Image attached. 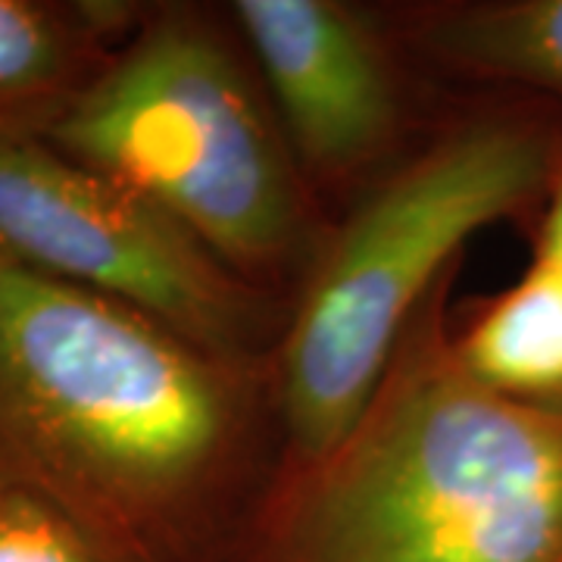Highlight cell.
<instances>
[{
    "instance_id": "obj_1",
    "label": "cell",
    "mask_w": 562,
    "mask_h": 562,
    "mask_svg": "<svg viewBox=\"0 0 562 562\" xmlns=\"http://www.w3.org/2000/svg\"><path fill=\"white\" fill-rule=\"evenodd\" d=\"M279 462L269 362L0 254V487L94 562H228Z\"/></svg>"
},
{
    "instance_id": "obj_2",
    "label": "cell",
    "mask_w": 562,
    "mask_h": 562,
    "mask_svg": "<svg viewBox=\"0 0 562 562\" xmlns=\"http://www.w3.org/2000/svg\"><path fill=\"white\" fill-rule=\"evenodd\" d=\"M450 288L341 441L276 469L228 562H562V401L462 366Z\"/></svg>"
},
{
    "instance_id": "obj_3",
    "label": "cell",
    "mask_w": 562,
    "mask_h": 562,
    "mask_svg": "<svg viewBox=\"0 0 562 562\" xmlns=\"http://www.w3.org/2000/svg\"><path fill=\"white\" fill-rule=\"evenodd\" d=\"M560 160V106L494 91L387 166L319 238L269 360L279 465L316 460L341 441L465 244L497 222L538 213Z\"/></svg>"
},
{
    "instance_id": "obj_4",
    "label": "cell",
    "mask_w": 562,
    "mask_h": 562,
    "mask_svg": "<svg viewBox=\"0 0 562 562\" xmlns=\"http://www.w3.org/2000/svg\"><path fill=\"white\" fill-rule=\"evenodd\" d=\"M247 57L203 13H140L47 140L276 291L319 238L306 176Z\"/></svg>"
},
{
    "instance_id": "obj_5",
    "label": "cell",
    "mask_w": 562,
    "mask_h": 562,
    "mask_svg": "<svg viewBox=\"0 0 562 562\" xmlns=\"http://www.w3.org/2000/svg\"><path fill=\"white\" fill-rule=\"evenodd\" d=\"M0 254L232 360H272L288 316L160 206L35 135H0Z\"/></svg>"
},
{
    "instance_id": "obj_6",
    "label": "cell",
    "mask_w": 562,
    "mask_h": 562,
    "mask_svg": "<svg viewBox=\"0 0 562 562\" xmlns=\"http://www.w3.org/2000/svg\"><path fill=\"white\" fill-rule=\"evenodd\" d=\"M228 16L306 181H350L391 157L403 94L379 22L341 0H238Z\"/></svg>"
},
{
    "instance_id": "obj_7",
    "label": "cell",
    "mask_w": 562,
    "mask_h": 562,
    "mask_svg": "<svg viewBox=\"0 0 562 562\" xmlns=\"http://www.w3.org/2000/svg\"><path fill=\"white\" fill-rule=\"evenodd\" d=\"M138 20L110 3L0 0V135L47 138Z\"/></svg>"
},
{
    "instance_id": "obj_8",
    "label": "cell",
    "mask_w": 562,
    "mask_h": 562,
    "mask_svg": "<svg viewBox=\"0 0 562 562\" xmlns=\"http://www.w3.org/2000/svg\"><path fill=\"white\" fill-rule=\"evenodd\" d=\"M406 41L422 57L562 110V0H460L406 13Z\"/></svg>"
},
{
    "instance_id": "obj_9",
    "label": "cell",
    "mask_w": 562,
    "mask_h": 562,
    "mask_svg": "<svg viewBox=\"0 0 562 562\" xmlns=\"http://www.w3.org/2000/svg\"><path fill=\"white\" fill-rule=\"evenodd\" d=\"M462 366L513 397L562 401V272L528 260L525 272L457 325Z\"/></svg>"
},
{
    "instance_id": "obj_10",
    "label": "cell",
    "mask_w": 562,
    "mask_h": 562,
    "mask_svg": "<svg viewBox=\"0 0 562 562\" xmlns=\"http://www.w3.org/2000/svg\"><path fill=\"white\" fill-rule=\"evenodd\" d=\"M0 562H94L72 525L44 503L0 487Z\"/></svg>"
},
{
    "instance_id": "obj_11",
    "label": "cell",
    "mask_w": 562,
    "mask_h": 562,
    "mask_svg": "<svg viewBox=\"0 0 562 562\" xmlns=\"http://www.w3.org/2000/svg\"><path fill=\"white\" fill-rule=\"evenodd\" d=\"M531 260L547 262L562 272V160L550 179L541 206H538Z\"/></svg>"
}]
</instances>
